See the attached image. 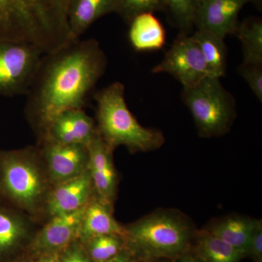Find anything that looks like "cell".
<instances>
[{
    "instance_id": "1",
    "label": "cell",
    "mask_w": 262,
    "mask_h": 262,
    "mask_svg": "<svg viewBox=\"0 0 262 262\" xmlns=\"http://www.w3.org/2000/svg\"><path fill=\"white\" fill-rule=\"evenodd\" d=\"M106 67V54L94 39L70 41L43 55L26 105V113L39 139L57 116L83 108Z\"/></svg>"
},
{
    "instance_id": "2",
    "label": "cell",
    "mask_w": 262,
    "mask_h": 262,
    "mask_svg": "<svg viewBox=\"0 0 262 262\" xmlns=\"http://www.w3.org/2000/svg\"><path fill=\"white\" fill-rule=\"evenodd\" d=\"M70 0H0V42H22L51 53L72 41Z\"/></svg>"
},
{
    "instance_id": "3",
    "label": "cell",
    "mask_w": 262,
    "mask_h": 262,
    "mask_svg": "<svg viewBox=\"0 0 262 262\" xmlns=\"http://www.w3.org/2000/svg\"><path fill=\"white\" fill-rule=\"evenodd\" d=\"M124 227L127 248L139 262L177 259L190 251L198 232L182 211L163 208Z\"/></svg>"
},
{
    "instance_id": "4",
    "label": "cell",
    "mask_w": 262,
    "mask_h": 262,
    "mask_svg": "<svg viewBox=\"0 0 262 262\" xmlns=\"http://www.w3.org/2000/svg\"><path fill=\"white\" fill-rule=\"evenodd\" d=\"M96 128L98 134L113 150L125 146L130 152H148L165 143L163 133L142 126L127 107L125 86L116 82L96 93Z\"/></svg>"
},
{
    "instance_id": "5",
    "label": "cell",
    "mask_w": 262,
    "mask_h": 262,
    "mask_svg": "<svg viewBox=\"0 0 262 262\" xmlns=\"http://www.w3.org/2000/svg\"><path fill=\"white\" fill-rule=\"evenodd\" d=\"M51 188L39 149L29 147L0 154V191L20 209L39 214Z\"/></svg>"
},
{
    "instance_id": "6",
    "label": "cell",
    "mask_w": 262,
    "mask_h": 262,
    "mask_svg": "<svg viewBox=\"0 0 262 262\" xmlns=\"http://www.w3.org/2000/svg\"><path fill=\"white\" fill-rule=\"evenodd\" d=\"M182 98L201 137H220L230 130L237 115L235 101L220 78L207 77L193 87L184 88Z\"/></svg>"
},
{
    "instance_id": "7",
    "label": "cell",
    "mask_w": 262,
    "mask_h": 262,
    "mask_svg": "<svg viewBox=\"0 0 262 262\" xmlns=\"http://www.w3.org/2000/svg\"><path fill=\"white\" fill-rule=\"evenodd\" d=\"M43 55L26 43L0 42V96L27 95Z\"/></svg>"
},
{
    "instance_id": "8",
    "label": "cell",
    "mask_w": 262,
    "mask_h": 262,
    "mask_svg": "<svg viewBox=\"0 0 262 262\" xmlns=\"http://www.w3.org/2000/svg\"><path fill=\"white\" fill-rule=\"evenodd\" d=\"M151 72L168 73L179 81L184 88L193 87L207 77H212L195 41L192 36L182 32L163 61L155 67Z\"/></svg>"
},
{
    "instance_id": "9",
    "label": "cell",
    "mask_w": 262,
    "mask_h": 262,
    "mask_svg": "<svg viewBox=\"0 0 262 262\" xmlns=\"http://www.w3.org/2000/svg\"><path fill=\"white\" fill-rule=\"evenodd\" d=\"M39 151L52 187L75 178L89 168L88 146L43 140Z\"/></svg>"
},
{
    "instance_id": "10",
    "label": "cell",
    "mask_w": 262,
    "mask_h": 262,
    "mask_svg": "<svg viewBox=\"0 0 262 262\" xmlns=\"http://www.w3.org/2000/svg\"><path fill=\"white\" fill-rule=\"evenodd\" d=\"M85 206L72 213L56 215L32 237L27 245V254L34 258L44 253L61 252L78 239Z\"/></svg>"
},
{
    "instance_id": "11",
    "label": "cell",
    "mask_w": 262,
    "mask_h": 262,
    "mask_svg": "<svg viewBox=\"0 0 262 262\" xmlns=\"http://www.w3.org/2000/svg\"><path fill=\"white\" fill-rule=\"evenodd\" d=\"M89 171L94 184L95 193L101 199L114 205L118 187V174L113 161V151L106 144L98 131L91 144Z\"/></svg>"
},
{
    "instance_id": "12",
    "label": "cell",
    "mask_w": 262,
    "mask_h": 262,
    "mask_svg": "<svg viewBox=\"0 0 262 262\" xmlns=\"http://www.w3.org/2000/svg\"><path fill=\"white\" fill-rule=\"evenodd\" d=\"M247 3L249 0H201L194 25L225 39L235 31L239 12Z\"/></svg>"
},
{
    "instance_id": "13",
    "label": "cell",
    "mask_w": 262,
    "mask_h": 262,
    "mask_svg": "<svg viewBox=\"0 0 262 262\" xmlns=\"http://www.w3.org/2000/svg\"><path fill=\"white\" fill-rule=\"evenodd\" d=\"M95 190L89 169L75 178L52 187L44 211L51 217L72 213L87 206Z\"/></svg>"
},
{
    "instance_id": "14",
    "label": "cell",
    "mask_w": 262,
    "mask_h": 262,
    "mask_svg": "<svg viewBox=\"0 0 262 262\" xmlns=\"http://www.w3.org/2000/svg\"><path fill=\"white\" fill-rule=\"evenodd\" d=\"M97 134L94 119L82 110L64 112L52 120L40 141L89 146Z\"/></svg>"
},
{
    "instance_id": "15",
    "label": "cell",
    "mask_w": 262,
    "mask_h": 262,
    "mask_svg": "<svg viewBox=\"0 0 262 262\" xmlns=\"http://www.w3.org/2000/svg\"><path fill=\"white\" fill-rule=\"evenodd\" d=\"M108 234L125 235V227L114 216L113 205L95 193L84 209L78 239L84 243L96 236Z\"/></svg>"
},
{
    "instance_id": "16",
    "label": "cell",
    "mask_w": 262,
    "mask_h": 262,
    "mask_svg": "<svg viewBox=\"0 0 262 262\" xmlns=\"http://www.w3.org/2000/svg\"><path fill=\"white\" fill-rule=\"evenodd\" d=\"M257 221L246 215H225L211 221L202 229L220 237L248 257L250 241Z\"/></svg>"
},
{
    "instance_id": "17",
    "label": "cell",
    "mask_w": 262,
    "mask_h": 262,
    "mask_svg": "<svg viewBox=\"0 0 262 262\" xmlns=\"http://www.w3.org/2000/svg\"><path fill=\"white\" fill-rule=\"evenodd\" d=\"M117 9V0H70L68 24L71 39H80L96 20L116 13Z\"/></svg>"
},
{
    "instance_id": "18",
    "label": "cell",
    "mask_w": 262,
    "mask_h": 262,
    "mask_svg": "<svg viewBox=\"0 0 262 262\" xmlns=\"http://www.w3.org/2000/svg\"><path fill=\"white\" fill-rule=\"evenodd\" d=\"M128 39L137 52L158 51L166 42V31L153 13L145 12L129 22Z\"/></svg>"
},
{
    "instance_id": "19",
    "label": "cell",
    "mask_w": 262,
    "mask_h": 262,
    "mask_svg": "<svg viewBox=\"0 0 262 262\" xmlns=\"http://www.w3.org/2000/svg\"><path fill=\"white\" fill-rule=\"evenodd\" d=\"M29 222L23 215L0 208V256H6L31 241Z\"/></svg>"
},
{
    "instance_id": "20",
    "label": "cell",
    "mask_w": 262,
    "mask_h": 262,
    "mask_svg": "<svg viewBox=\"0 0 262 262\" xmlns=\"http://www.w3.org/2000/svg\"><path fill=\"white\" fill-rule=\"evenodd\" d=\"M191 250L203 262H239L246 258L238 250L203 229L198 230Z\"/></svg>"
},
{
    "instance_id": "21",
    "label": "cell",
    "mask_w": 262,
    "mask_h": 262,
    "mask_svg": "<svg viewBox=\"0 0 262 262\" xmlns=\"http://www.w3.org/2000/svg\"><path fill=\"white\" fill-rule=\"evenodd\" d=\"M192 37L200 48L213 77H224L227 70V48L225 39L208 31L198 29Z\"/></svg>"
},
{
    "instance_id": "22",
    "label": "cell",
    "mask_w": 262,
    "mask_h": 262,
    "mask_svg": "<svg viewBox=\"0 0 262 262\" xmlns=\"http://www.w3.org/2000/svg\"><path fill=\"white\" fill-rule=\"evenodd\" d=\"M233 34L242 44L244 63L262 65V22L251 18L237 24Z\"/></svg>"
},
{
    "instance_id": "23",
    "label": "cell",
    "mask_w": 262,
    "mask_h": 262,
    "mask_svg": "<svg viewBox=\"0 0 262 262\" xmlns=\"http://www.w3.org/2000/svg\"><path fill=\"white\" fill-rule=\"evenodd\" d=\"M82 244L93 262L106 261L127 248L125 235L119 234L96 236Z\"/></svg>"
},
{
    "instance_id": "24",
    "label": "cell",
    "mask_w": 262,
    "mask_h": 262,
    "mask_svg": "<svg viewBox=\"0 0 262 262\" xmlns=\"http://www.w3.org/2000/svg\"><path fill=\"white\" fill-rule=\"evenodd\" d=\"M201 0H162L163 10L171 23L187 34L194 26V14Z\"/></svg>"
},
{
    "instance_id": "25",
    "label": "cell",
    "mask_w": 262,
    "mask_h": 262,
    "mask_svg": "<svg viewBox=\"0 0 262 262\" xmlns=\"http://www.w3.org/2000/svg\"><path fill=\"white\" fill-rule=\"evenodd\" d=\"M160 10H163L162 0H117L116 13L128 24L140 13Z\"/></svg>"
},
{
    "instance_id": "26",
    "label": "cell",
    "mask_w": 262,
    "mask_h": 262,
    "mask_svg": "<svg viewBox=\"0 0 262 262\" xmlns=\"http://www.w3.org/2000/svg\"><path fill=\"white\" fill-rule=\"evenodd\" d=\"M241 77L247 82L248 86L256 98L262 101V65L242 63L238 68Z\"/></svg>"
},
{
    "instance_id": "27",
    "label": "cell",
    "mask_w": 262,
    "mask_h": 262,
    "mask_svg": "<svg viewBox=\"0 0 262 262\" xmlns=\"http://www.w3.org/2000/svg\"><path fill=\"white\" fill-rule=\"evenodd\" d=\"M60 262H93L79 239L74 241L61 251Z\"/></svg>"
},
{
    "instance_id": "28",
    "label": "cell",
    "mask_w": 262,
    "mask_h": 262,
    "mask_svg": "<svg viewBox=\"0 0 262 262\" xmlns=\"http://www.w3.org/2000/svg\"><path fill=\"white\" fill-rule=\"evenodd\" d=\"M248 257H251L253 262L262 261V222L258 220L248 248Z\"/></svg>"
},
{
    "instance_id": "29",
    "label": "cell",
    "mask_w": 262,
    "mask_h": 262,
    "mask_svg": "<svg viewBox=\"0 0 262 262\" xmlns=\"http://www.w3.org/2000/svg\"><path fill=\"white\" fill-rule=\"evenodd\" d=\"M100 262H139L134 257V255L130 253L127 248H125L121 253H119L115 257L106 260V261Z\"/></svg>"
},
{
    "instance_id": "30",
    "label": "cell",
    "mask_w": 262,
    "mask_h": 262,
    "mask_svg": "<svg viewBox=\"0 0 262 262\" xmlns=\"http://www.w3.org/2000/svg\"><path fill=\"white\" fill-rule=\"evenodd\" d=\"M61 252L44 253L32 258V262H60Z\"/></svg>"
},
{
    "instance_id": "31",
    "label": "cell",
    "mask_w": 262,
    "mask_h": 262,
    "mask_svg": "<svg viewBox=\"0 0 262 262\" xmlns=\"http://www.w3.org/2000/svg\"><path fill=\"white\" fill-rule=\"evenodd\" d=\"M174 262H203L201 258L198 257V256L192 252V250L188 251V252L184 253L180 257L177 259L174 260Z\"/></svg>"
},
{
    "instance_id": "32",
    "label": "cell",
    "mask_w": 262,
    "mask_h": 262,
    "mask_svg": "<svg viewBox=\"0 0 262 262\" xmlns=\"http://www.w3.org/2000/svg\"><path fill=\"white\" fill-rule=\"evenodd\" d=\"M11 262H32V258L29 257L28 255L26 253L24 256H20V257L17 258L16 259L13 260Z\"/></svg>"
},
{
    "instance_id": "33",
    "label": "cell",
    "mask_w": 262,
    "mask_h": 262,
    "mask_svg": "<svg viewBox=\"0 0 262 262\" xmlns=\"http://www.w3.org/2000/svg\"><path fill=\"white\" fill-rule=\"evenodd\" d=\"M249 2H251V3H253V4L256 5L258 9H261L262 0H249Z\"/></svg>"
},
{
    "instance_id": "34",
    "label": "cell",
    "mask_w": 262,
    "mask_h": 262,
    "mask_svg": "<svg viewBox=\"0 0 262 262\" xmlns=\"http://www.w3.org/2000/svg\"><path fill=\"white\" fill-rule=\"evenodd\" d=\"M142 262H174L173 260L167 259V258H160V259L152 260V261Z\"/></svg>"
},
{
    "instance_id": "35",
    "label": "cell",
    "mask_w": 262,
    "mask_h": 262,
    "mask_svg": "<svg viewBox=\"0 0 262 262\" xmlns=\"http://www.w3.org/2000/svg\"><path fill=\"white\" fill-rule=\"evenodd\" d=\"M258 262H262V261H258Z\"/></svg>"
}]
</instances>
